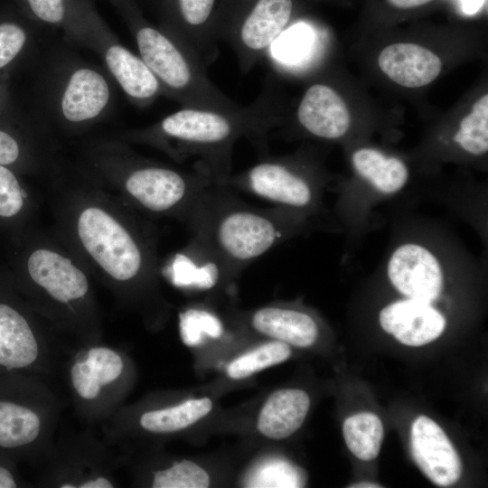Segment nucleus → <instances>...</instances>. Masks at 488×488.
<instances>
[{
  "label": "nucleus",
  "instance_id": "nucleus-14",
  "mask_svg": "<svg viewBox=\"0 0 488 488\" xmlns=\"http://www.w3.org/2000/svg\"><path fill=\"white\" fill-rule=\"evenodd\" d=\"M378 65L392 81L411 89L429 84L442 69L441 60L435 52L409 42L385 47L379 54Z\"/></svg>",
  "mask_w": 488,
  "mask_h": 488
},
{
  "label": "nucleus",
  "instance_id": "nucleus-18",
  "mask_svg": "<svg viewBox=\"0 0 488 488\" xmlns=\"http://www.w3.org/2000/svg\"><path fill=\"white\" fill-rule=\"evenodd\" d=\"M105 61L124 92L135 101L148 103L163 91L159 80L141 57L126 47L117 43L109 45Z\"/></svg>",
  "mask_w": 488,
  "mask_h": 488
},
{
  "label": "nucleus",
  "instance_id": "nucleus-31",
  "mask_svg": "<svg viewBox=\"0 0 488 488\" xmlns=\"http://www.w3.org/2000/svg\"><path fill=\"white\" fill-rule=\"evenodd\" d=\"M28 14L43 23L59 25L72 19V0H22Z\"/></svg>",
  "mask_w": 488,
  "mask_h": 488
},
{
  "label": "nucleus",
  "instance_id": "nucleus-32",
  "mask_svg": "<svg viewBox=\"0 0 488 488\" xmlns=\"http://www.w3.org/2000/svg\"><path fill=\"white\" fill-rule=\"evenodd\" d=\"M17 483L12 471L0 464V488H15Z\"/></svg>",
  "mask_w": 488,
  "mask_h": 488
},
{
  "label": "nucleus",
  "instance_id": "nucleus-37",
  "mask_svg": "<svg viewBox=\"0 0 488 488\" xmlns=\"http://www.w3.org/2000/svg\"><path fill=\"white\" fill-rule=\"evenodd\" d=\"M75 486L73 485H70V484H67V485H61V488H73Z\"/></svg>",
  "mask_w": 488,
  "mask_h": 488
},
{
  "label": "nucleus",
  "instance_id": "nucleus-8",
  "mask_svg": "<svg viewBox=\"0 0 488 488\" xmlns=\"http://www.w3.org/2000/svg\"><path fill=\"white\" fill-rule=\"evenodd\" d=\"M15 281L8 267L0 266V368L10 372L35 361L38 343L19 306Z\"/></svg>",
  "mask_w": 488,
  "mask_h": 488
},
{
  "label": "nucleus",
  "instance_id": "nucleus-19",
  "mask_svg": "<svg viewBox=\"0 0 488 488\" xmlns=\"http://www.w3.org/2000/svg\"><path fill=\"white\" fill-rule=\"evenodd\" d=\"M20 173L0 164V231L8 236L30 226L34 202Z\"/></svg>",
  "mask_w": 488,
  "mask_h": 488
},
{
  "label": "nucleus",
  "instance_id": "nucleus-30",
  "mask_svg": "<svg viewBox=\"0 0 488 488\" xmlns=\"http://www.w3.org/2000/svg\"><path fill=\"white\" fill-rule=\"evenodd\" d=\"M27 40V31L21 23L11 19L0 20V77L21 57Z\"/></svg>",
  "mask_w": 488,
  "mask_h": 488
},
{
  "label": "nucleus",
  "instance_id": "nucleus-15",
  "mask_svg": "<svg viewBox=\"0 0 488 488\" xmlns=\"http://www.w3.org/2000/svg\"><path fill=\"white\" fill-rule=\"evenodd\" d=\"M110 99V89L101 73L91 68L74 70L61 98L64 119L72 124L89 122L98 117Z\"/></svg>",
  "mask_w": 488,
  "mask_h": 488
},
{
  "label": "nucleus",
  "instance_id": "nucleus-23",
  "mask_svg": "<svg viewBox=\"0 0 488 488\" xmlns=\"http://www.w3.org/2000/svg\"><path fill=\"white\" fill-rule=\"evenodd\" d=\"M454 140L465 152L481 155L488 151V94L474 102L460 122Z\"/></svg>",
  "mask_w": 488,
  "mask_h": 488
},
{
  "label": "nucleus",
  "instance_id": "nucleus-27",
  "mask_svg": "<svg viewBox=\"0 0 488 488\" xmlns=\"http://www.w3.org/2000/svg\"><path fill=\"white\" fill-rule=\"evenodd\" d=\"M314 34L305 24H297L285 31L273 44L272 57L279 63L296 64L310 52Z\"/></svg>",
  "mask_w": 488,
  "mask_h": 488
},
{
  "label": "nucleus",
  "instance_id": "nucleus-34",
  "mask_svg": "<svg viewBox=\"0 0 488 488\" xmlns=\"http://www.w3.org/2000/svg\"><path fill=\"white\" fill-rule=\"evenodd\" d=\"M80 487L81 488H111L112 483L104 477H99L95 480L83 483Z\"/></svg>",
  "mask_w": 488,
  "mask_h": 488
},
{
  "label": "nucleus",
  "instance_id": "nucleus-29",
  "mask_svg": "<svg viewBox=\"0 0 488 488\" xmlns=\"http://www.w3.org/2000/svg\"><path fill=\"white\" fill-rule=\"evenodd\" d=\"M210 485L207 472L188 460L174 463L170 468L155 474L154 488H206Z\"/></svg>",
  "mask_w": 488,
  "mask_h": 488
},
{
  "label": "nucleus",
  "instance_id": "nucleus-28",
  "mask_svg": "<svg viewBox=\"0 0 488 488\" xmlns=\"http://www.w3.org/2000/svg\"><path fill=\"white\" fill-rule=\"evenodd\" d=\"M32 159L30 145L20 128L0 124V164L22 174L31 168Z\"/></svg>",
  "mask_w": 488,
  "mask_h": 488
},
{
  "label": "nucleus",
  "instance_id": "nucleus-6",
  "mask_svg": "<svg viewBox=\"0 0 488 488\" xmlns=\"http://www.w3.org/2000/svg\"><path fill=\"white\" fill-rule=\"evenodd\" d=\"M293 7V0H254L240 15L217 25L218 41L231 47L242 74L249 72L286 31Z\"/></svg>",
  "mask_w": 488,
  "mask_h": 488
},
{
  "label": "nucleus",
  "instance_id": "nucleus-7",
  "mask_svg": "<svg viewBox=\"0 0 488 488\" xmlns=\"http://www.w3.org/2000/svg\"><path fill=\"white\" fill-rule=\"evenodd\" d=\"M226 186L288 210L310 208L315 200L312 181L289 162L268 155L258 157L250 167L231 174Z\"/></svg>",
  "mask_w": 488,
  "mask_h": 488
},
{
  "label": "nucleus",
  "instance_id": "nucleus-3",
  "mask_svg": "<svg viewBox=\"0 0 488 488\" xmlns=\"http://www.w3.org/2000/svg\"><path fill=\"white\" fill-rule=\"evenodd\" d=\"M290 211L250 205L233 189L212 183L182 222L239 274L287 236L294 222Z\"/></svg>",
  "mask_w": 488,
  "mask_h": 488
},
{
  "label": "nucleus",
  "instance_id": "nucleus-36",
  "mask_svg": "<svg viewBox=\"0 0 488 488\" xmlns=\"http://www.w3.org/2000/svg\"><path fill=\"white\" fill-rule=\"evenodd\" d=\"M350 487L351 488H377V487H381V485H378L375 483L361 482V483L351 485Z\"/></svg>",
  "mask_w": 488,
  "mask_h": 488
},
{
  "label": "nucleus",
  "instance_id": "nucleus-9",
  "mask_svg": "<svg viewBox=\"0 0 488 488\" xmlns=\"http://www.w3.org/2000/svg\"><path fill=\"white\" fill-rule=\"evenodd\" d=\"M392 286L407 298L433 303L443 289V271L436 256L425 247L406 243L397 248L388 262Z\"/></svg>",
  "mask_w": 488,
  "mask_h": 488
},
{
  "label": "nucleus",
  "instance_id": "nucleus-13",
  "mask_svg": "<svg viewBox=\"0 0 488 488\" xmlns=\"http://www.w3.org/2000/svg\"><path fill=\"white\" fill-rule=\"evenodd\" d=\"M296 119L308 134L329 140L344 136L351 124L345 101L324 83L307 88L298 104Z\"/></svg>",
  "mask_w": 488,
  "mask_h": 488
},
{
  "label": "nucleus",
  "instance_id": "nucleus-5",
  "mask_svg": "<svg viewBox=\"0 0 488 488\" xmlns=\"http://www.w3.org/2000/svg\"><path fill=\"white\" fill-rule=\"evenodd\" d=\"M114 173L117 195L141 214L183 221L199 195L213 183L197 171L186 172L125 154Z\"/></svg>",
  "mask_w": 488,
  "mask_h": 488
},
{
  "label": "nucleus",
  "instance_id": "nucleus-16",
  "mask_svg": "<svg viewBox=\"0 0 488 488\" xmlns=\"http://www.w3.org/2000/svg\"><path fill=\"white\" fill-rule=\"evenodd\" d=\"M252 328L288 345L305 348L318 337V325L308 314L277 305H267L252 313Z\"/></svg>",
  "mask_w": 488,
  "mask_h": 488
},
{
  "label": "nucleus",
  "instance_id": "nucleus-35",
  "mask_svg": "<svg viewBox=\"0 0 488 488\" xmlns=\"http://www.w3.org/2000/svg\"><path fill=\"white\" fill-rule=\"evenodd\" d=\"M464 10L468 14L475 13L482 5V0H462Z\"/></svg>",
  "mask_w": 488,
  "mask_h": 488
},
{
  "label": "nucleus",
  "instance_id": "nucleus-33",
  "mask_svg": "<svg viewBox=\"0 0 488 488\" xmlns=\"http://www.w3.org/2000/svg\"><path fill=\"white\" fill-rule=\"evenodd\" d=\"M433 0H388V2L398 8H415L426 5Z\"/></svg>",
  "mask_w": 488,
  "mask_h": 488
},
{
  "label": "nucleus",
  "instance_id": "nucleus-17",
  "mask_svg": "<svg viewBox=\"0 0 488 488\" xmlns=\"http://www.w3.org/2000/svg\"><path fill=\"white\" fill-rule=\"evenodd\" d=\"M309 407L310 399L305 390L278 389L267 398L262 407L258 428L268 438H286L302 426Z\"/></svg>",
  "mask_w": 488,
  "mask_h": 488
},
{
  "label": "nucleus",
  "instance_id": "nucleus-21",
  "mask_svg": "<svg viewBox=\"0 0 488 488\" xmlns=\"http://www.w3.org/2000/svg\"><path fill=\"white\" fill-rule=\"evenodd\" d=\"M212 402L209 398L191 399L174 407L145 412L141 426L155 433L182 430L210 413Z\"/></svg>",
  "mask_w": 488,
  "mask_h": 488
},
{
  "label": "nucleus",
  "instance_id": "nucleus-1",
  "mask_svg": "<svg viewBox=\"0 0 488 488\" xmlns=\"http://www.w3.org/2000/svg\"><path fill=\"white\" fill-rule=\"evenodd\" d=\"M55 210L58 234L87 267L118 283L157 275L153 225L113 192L94 183L67 185L58 192Z\"/></svg>",
  "mask_w": 488,
  "mask_h": 488
},
{
  "label": "nucleus",
  "instance_id": "nucleus-26",
  "mask_svg": "<svg viewBox=\"0 0 488 488\" xmlns=\"http://www.w3.org/2000/svg\"><path fill=\"white\" fill-rule=\"evenodd\" d=\"M305 475L301 469L282 459L260 462L247 478L248 487H302Z\"/></svg>",
  "mask_w": 488,
  "mask_h": 488
},
{
  "label": "nucleus",
  "instance_id": "nucleus-24",
  "mask_svg": "<svg viewBox=\"0 0 488 488\" xmlns=\"http://www.w3.org/2000/svg\"><path fill=\"white\" fill-rule=\"evenodd\" d=\"M290 355L288 344L277 340L268 342L232 361L227 373L234 380L244 379L286 361Z\"/></svg>",
  "mask_w": 488,
  "mask_h": 488
},
{
  "label": "nucleus",
  "instance_id": "nucleus-11",
  "mask_svg": "<svg viewBox=\"0 0 488 488\" xmlns=\"http://www.w3.org/2000/svg\"><path fill=\"white\" fill-rule=\"evenodd\" d=\"M168 271L174 286L198 292L213 289L238 275L211 247L192 236L171 260Z\"/></svg>",
  "mask_w": 488,
  "mask_h": 488
},
{
  "label": "nucleus",
  "instance_id": "nucleus-25",
  "mask_svg": "<svg viewBox=\"0 0 488 488\" xmlns=\"http://www.w3.org/2000/svg\"><path fill=\"white\" fill-rule=\"evenodd\" d=\"M180 335L190 347L203 344L208 338L219 339L224 332L221 320L212 312L192 307L180 314Z\"/></svg>",
  "mask_w": 488,
  "mask_h": 488
},
{
  "label": "nucleus",
  "instance_id": "nucleus-22",
  "mask_svg": "<svg viewBox=\"0 0 488 488\" xmlns=\"http://www.w3.org/2000/svg\"><path fill=\"white\" fill-rule=\"evenodd\" d=\"M343 433L346 446L357 458L371 461L378 456L384 429L377 415L362 412L347 418Z\"/></svg>",
  "mask_w": 488,
  "mask_h": 488
},
{
  "label": "nucleus",
  "instance_id": "nucleus-2",
  "mask_svg": "<svg viewBox=\"0 0 488 488\" xmlns=\"http://www.w3.org/2000/svg\"><path fill=\"white\" fill-rule=\"evenodd\" d=\"M279 123L273 90L265 84L249 106L234 110L182 107L149 127L129 134L132 141L155 146L177 162L192 160L194 170L225 185L233 147L245 138L258 157L268 155V134Z\"/></svg>",
  "mask_w": 488,
  "mask_h": 488
},
{
  "label": "nucleus",
  "instance_id": "nucleus-4",
  "mask_svg": "<svg viewBox=\"0 0 488 488\" xmlns=\"http://www.w3.org/2000/svg\"><path fill=\"white\" fill-rule=\"evenodd\" d=\"M127 18L139 56L159 80L163 91L182 107L234 110L240 105L210 80L207 67L164 29L146 23L130 0H110Z\"/></svg>",
  "mask_w": 488,
  "mask_h": 488
},
{
  "label": "nucleus",
  "instance_id": "nucleus-20",
  "mask_svg": "<svg viewBox=\"0 0 488 488\" xmlns=\"http://www.w3.org/2000/svg\"><path fill=\"white\" fill-rule=\"evenodd\" d=\"M356 172L383 193H394L404 187L408 171L396 157H388L372 148H361L352 157Z\"/></svg>",
  "mask_w": 488,
  "mask_h": 488
},
{
  "label": "nucleus",
  "instance_id": "nucleus-10",
  "mask_svg": "<svg viewBox=\"0 0 488 488\" xmlns=\"http://www.w3.org/2000/svg\"><path fill=\"white\" fill-rule=\"evenodd\" d=\"M410 448L417 465L435 484L447 487L461 477L462 462L456 450L430 418L422 415L413 421Z\"/></svg>",
  "mask_w": 488,
  "mask_h": 488
},
{
  "label": "nucleus",
  "instance_id": "nucleus-12",
  "mask_svg": "<svg viewBox=\"0 0 488 488\" xmlns=\"http://www.w3.org/2000/svg\"><path fill=\"white\" fill-rule=\"evenodd\" d=\"M379 320L382 329L408 346H421L438 338L445 330L444 315L431 303L407 298L385 306Z\"/></svg>",
  "mask_w": 488,
  "mask_h": 488
}]
</instances>
